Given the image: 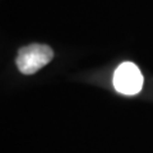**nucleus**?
<instances>
[{
  "instance_id": "nucleus-1",
  "label": "nucleus",
  "mask_w": 153,
  "mask_h": 153,
  "mask_svg": "<svg viewBox=\"0 0 153 153\" xmlns=\"http://www.w3.org/2000/svg\"><path fill=\"white\" fill-rule=\"evenodd\" d=\"M54 57V51L44 44H31L19 49L16 63L21 73L30 75L35 74L47 65Z\"/></svg>"
},
{
  "instance_id": "nucleus-2",
  "label": "nucleus",
  "mask_w": 153,
  "mask_h": 153,
  "mask_svg": "<svg viewBox=\"0 0 153 153\" xmlns=\"http://www.w3.org/2000/svg\"><path fill=\"white\" fill-rule=\"evenodd\" d=\"M114 85L123 94L133 96L139 93L143 87V75L139 68L130 61L120 64L114 74Z\"/></svg>"
}]
</instances>
